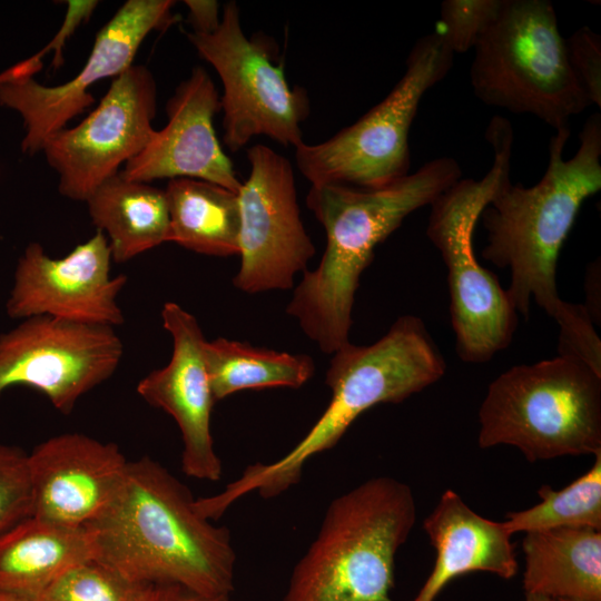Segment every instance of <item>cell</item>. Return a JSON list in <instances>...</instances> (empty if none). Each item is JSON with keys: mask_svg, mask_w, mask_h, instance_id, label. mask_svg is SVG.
I'll return each instance as SVG.
<instances>
[{"mask_svg": "<svg viewBox=\"0 0 601 601\" xmlns=\"http://www.w3.org/2000/svg\"><path fill=\"white\" fill-rule=\"evenodd\" d=\"M570 127L551 136L549 161L531 187L503 184L480 219L486 231L482 257L511 274L508 297L523 317L532 300L559 327L558 354L601 371V339L581 304L563 300L556 287V265L582 204L601 189V115L592 114L579 135L570 159L563 151Z\"/></svg>", "mask_w": 601, "mask_h": 601, "instance_id": "1", "label": "cell"}, {"mask_svg": "<svg viewBox=\"0 0 601 601\" xmlns=\"http://www.w3.org/2000/svg\"><path fill=\"white\" fill-rule=\"evenodd\" d=\"M96 559L127 578L175 584L205 598L230 597V532L204 518L188 487L149 456L128 461L122 483L90 525Z\"/></svg>", "mask_w": 601, "mask_h": 601, "instance_id": "2", "label": "cell"}, {"mask_svg": "<svg viewBox=\"0 0 601 601\" xmlns=\"http://www.w3.org/2000/svg\"><path fill=\"white\" fill-rule=\"evenodd\" d=\"M462 175L459 162L443 156L381 188L311 186L306 205L324 227L326 246L318 266L304 273L286 312L323 353L349 342L359 277L375 248Z\"/></svg>", "mask_w": 601, "mask_h": 601, "instance_id": "3", "label": "cell"}, {"mask_svg": "<svg viewBox=\"0 0 601 601\" xmlns=\"http://www.w3.org/2000/svg\"><path fill=\"white\" fill-rule=\"evenodd\" d=\"M445 372L442 352L414 315L400 316L373 344H344L333 353L326 372L331 401L308 433L282 459L250 464L218 494L197 499L198 511L216 521L245 494L279 496L300 481L307 461L334 447L362 413L377 404L401 403Z\"/></svg>", "mask_w": 601, "mask_h": 601, "instance_id": "4", "label": "cell"}, {"mask_svg": "<svg viewBox=\"0 0 601 601\" xmlns=\"http://www.w3.org/2000/svg\"><path fill=\"white\" fill-rule=\"evenodd\" d=\"M415 520L412 489L394 477L335 497L280 601H393L395 555Z\"/></svg>", "mask_w": 601, "mask_h": 601, "instance_id": "5", "label": "cell"}, {"mask_svg": "<svg viewBox=\"0 0 601 601\" xmlns=\"http://www.w3.org/2000/svg\"><path fill=\"white\" fill-rule=\"evenodd\" d=\"M485 138L493 162L481 179L461 178L430 205L426 236L447 269L455 351L469 364L490 362L505 349L518 328V313L497 278L477 260L473 236L482 210L511 179L513 128L495 116Z\"/></svg>", "mask_w": 601, "mask_h": 601, "instance_id": "6", "label": "cell"}, {"mask_svg": "<svg viewBox=\"0 0 601 601\" xmlns=\"http://www.w3.org/2000/svg\"><path fill=\"white\" fill-rule=\"evenodd\" d=\"M477 444L529 462L601 453V375L566 355L510 367L480 405Z\"/></svg>", "mask_w": 601, "mask_h": 601, "instance_id": "7", "label": "cell"}, {"mask_svg": "<svg viewBox=\"0 0 601 601\" xmlns=\"http://www.w3.org/2000/svg\"><path fill=\"white\" fill-rule=\"evenodd\" d=\"M473 49L471 87L487 106L532 115L555 130L591 106L550 1L503 0Z\"/></svg>", "mask_w": 601, "mask_h": 601, "instance_id": "8", "label": "cell"}, {"mask_svg": "<svg viewBox=\"0 0 601 601\" xmlns=\"http://www.w3.org/2000/svg\"><path fill=\"white\" fill-rule=\"evenodd\" d=\"M454 53L436 30L412 47L402 78L377 105L331 138L295 148V162L312 185L381 188L410 173V129L425 92L442 81Z\"/></svg>", "mask_w": 601, "mask_h": 601, "instance_id": "9", "label": "cell"}, {"mask_svg": "<svg viewBox=\"0 0 601 601\" xmlns=\"http://www.w3.org/2000/svg\"><path fill=\"white\" fill-rule=\"evenodd\" d=\"M187 38L221 80L223 140L230 151H238L256 136L294 148L304 142L302 124L309 115L308 95L302 87L289 86L283 66L274 61L272 41L265 36H245L235 1L224 4L216 31H191Z\"/></svg>", "mask_w": 601, "mask_h": 601, "instance_id": "10", "label": "cell"}, {"mask_svg": "<svg viewBox=\"0 0 601 601\" xmlns=\"http://www.w3.org/2000/svg\"><path fill=\"white\" fill-rule=\"evenodd\" d=\"M157 112V83L151 71L132 65L112 82L98 106L72 128H62L42 146L59 176V193L86 201L120 173L150 140Z\"/></svg>", "mask_w": 601, "mask_h": 601, "instance_id": "11", "label": "cell"}, {"mask_svg": "<svg viewBox=\"0 0 601 601\" xmlns=\"http://www.w3.org/2000/svg\"><path fill=\"white\" fill-rule=\"evenodd\" d=\"M171 0H128L98 31L80 71L58 86L35 77H0V106L16 111L23 125L22 152L33 156L45 141L93 102L89 89L105 78H116L132 66L145 38L177 21Z\"/></svg>", "mask_w": 601, "mask_h": 601, "instance_id": "12", "label": "cell"}, {"mask_svg": "<svg viewBox=\"0 0 601 601\" xmlns=\"http://www.w3.org/2000/svg\"><path fill=\"white\" fill-rule=\"evenodd\" d=\"M122 354L112 327L46 315L21 319L0 334V398L10 387L28 386L67 415L112 376Z\"/></svg>", "mask_w": 601, "mask_h": 601, "instance_id": "13", "label": "cell"}, {"mask_svg": "<svg viewBox=\"0 0 601 601\" xmlns=\"http://www.w3.org/2000/svg\"><path fill=\"white\" fill-rule=\"evenodd\" d=\"M248 178L238 191L240 267L233 279L242 292L285 290L306 272L315 254L297 203L289 160L257 144L248 148Z\"/></svg>", "mask_w": 601, "mask_h": 601, "instance_id": "14", "label": "cell"}, {"mask_svg": "<svg viewBox=\"0 0 601 601\" xmlns=\"http://www.w3.org/2000/svg\"><path fill=\"white\" fill-rule=\"evenodd\" d=\"M111 252L97 230L61 258H51L38 243L19 257L6 303L10 318L46 315L70 322L109 326L124 324L117 297L126 275L111 276Z\"/></svg>", "mask_w": 601, "mask_h": 601, "instance_id": "15", "label": "cell"}, {"mask_svg": "<svg viewBox=\"0 0 601 601\" xmlns=\"http://www.w3.org/2000/svg\"><path fill=\"white\" fill-rule=\"evenodd\" d=\"M161 319L173 338L171 357L166 366L154 370L138 383L137 393L177 423L183 440V472L216 482L223 475V464L210 431L216 402L205 364L206 339L196 317L177 303L164 305Z\"/></svg>", "mask_w": 601, "mask_h": 601, "instance_id": "16", "label": "cell"}, {"mask_svg": "<svg viewBox=\"0 0 601 601\" xmlns=\"http://www.w3.org/2000/svg\"><path fill=\"white\" fill-rule=\"evenodd\" d=\"M220 97L207 70L191 69L166 104L167 125L155 130L145 148L120 170L129 180L191 178L238 194L242 183L214 128Z\"/></svg>", "mask_w": 601, "mask_h": 601, "instance_id": "17", "label": "cell"}, {"mask_svg": "<svg viewBox=\"0 0 601 601\" xmlns=\"http://www.w3.org/2000/svg\"><path fill=\"white\" fill-rule=\"evenodd\" d=\"M128 461L117 444L63 433L28 453L32 515L69 526H88L116 496Z\"/></svg>", "mask_w": 601, "mask_h": 601, "instance_id": "18", "label": "cell"}, {"mask_svg": "<svg viewBox=\"0 0 601 601\" xmlns=\"http://www.w3.org/2000/svg\"><path fill=\"white\" fill-rule=\"evenodd\" d=\"M423 529L435 550L434 566L413 601H434L456 577L484 571L512 579L518 561L512 533L503 522L483 518L453 490H446Z\"/></svg>", "mask_w": 601, "mask_h": 601, "instance_id": "19", "label": "cell"}, {"mask_svg": "<svg viewBox=\"0 0 601 601\" xmlns=\"http://www.w3.org/2000/svg\"><path fill=\"white\" fill-rule=\"evenodd\" d=\"M95 558L90 526L28 516L0 534V592L37 601L67 570Z\"/></svg>", "mask_w": 601, "mask_h": 601, "instance_id": "20", "label": "cell"}, {"mask_svg": "<svg viewBox=\"0 0 601 601\" xmlns=\"http://www.w3.org/2000/svg\"><path fill=\"white\" fill-rule=\"evenodd\" d=\"M522 551L525 594L601 601V531L558 528L525 532Z\"/></svg>", "mask_w": 601, "mask_h": 601, "instance_id": "21", "label": "cell"}, {"mask_svg": "<svg viewBox=\"0 0 601 601\" xmlns=\"http://www.w3.org/2000/svg\"><path fill=\"white\" fill-rule=\"evenodd\" d=\"M86 203L92 224L106 235L117 264L169 242V210L162 189L126 179L119 173L101 184Z\"/></svg>", "mask_w": 601, "mask_h": 601, "instance_id": "22", "label": "cell"}, {"mask_svg": "<svg viewBox=\"0 0 601 601\" xmlns=\"http://www.w3.org/2000/svg\"><path fill=\"white\" fill-rule=\"evenodd\" d=\"M164 190L170 220L169 242L209 256L239 254L238 194L191 178L170 179Z\"/></svg>", "mask_w": 601, "mask_h": 601, "instance_id": "23", "label": "cell"}, {"mask_svg": "<svg viewBox=\"0 0 601 601\" xmlns=\"http://www.w3.org/2000/svg\"><path fill=\"white\" fill-rule=\"evenodd\" d=\"M204 355L215 402L244 390L298 388L315 371L313 359L305 354L255 347L223 337L206 341Z\"/></svg>", "mask_w": 601, "mask_h": 601, "instance_id": "24", "label": "cell"}, {"mask_svg": "<svg viewBox=\"0 0 601 601\" xmlns=\"http://www.w3.org/2000/svg\"><path fill=\"white\" fill-rule=\"evenodd\" d=\"M541 502L511 512L503 522L512 533L558 528H588L601 531V453L592 466L570 485L554 491L542 485Z\"/></svg>", "mask_w": 601, "mask_h": 601, "instance_id": "25", "label": "cell"}, {"mask_svg": "<svg viewBox=\"0 0 601 601\" xmlns=\"http://www.w3.org/2000/svg\"><path fill=\"white\" fill-rule=\"evenodd\" d=\"M152 587L95 558L67 570L37 601H148Z\"/></svg>", "mask_w": 601, "mask_h": 601, "instance_id": "26", "label": "cell"}, {"mask_svg": "<svg viewBox=\"0 0 601 601\" xmlns=\"http://www.w3.org/2000/svg\"><path fill=\"white\" fill-rule=\"evenodd\" d=\"M503 0H445L441 4L437 29L451 51L464 53L500 12Z\"/></svg>", "mask_w": 601, "mask_h": 601, "instance_id": "27", "label": "cell"}, {"mask_svg": "<svg viewBox=\"0 0 601 601\" xmlns=\"http://www.w3.org/2000/svg\"><path fill=\"white\" fill-rule=\"evenodd\" d=\"M31 515L28 453L0 442V534Z\"/></svg>", "mask_w": 601, "mask_h": 601, "instance_id": "28", "label": "cell"}, {"mask_svg": "<svg viewBox=\"0 0 601 601\" xmlns=\"http://www.w3.org/2000/svg\"><path fill=\"white\" fill-rule=\"evenodd\" d=\"M569 65L591 105L601 108V37L590 27L564 38Z\"/></svg>", "mask_w": 601, "mask_h": 601, "instance_id": "29", "label": "cell"}, {"mask_svg": "<svg viewBox=\"0 0 601 601\" xmlns=\"http://www.w3.org/2000/svg\"><path fill=\"white\" fill-rule=\"evenodd\" d=\"M98 1H67L65 20L50 43L33 57L18 62L3 71L7 78L19 79L35 77L42 68V57L50 50L55 51L53 68L57 69L62 62L61 50L67 39L77 30L82 21L88 20Z\"/></svg>", "mask_w": 601, "mask_h": 601, "instance_id": "30", "label": "cell"}, {"mask_svg": "<svg viewBox=\"0 0 601 601\" xmlns=\"http://www.w3.org/2000/svg\"><path fill=\"white\" fill-rule=\"evenodd\" d=\"M188 20L193 32L213 33L220 24L219 3L215 0H186Z\"/></svg>", "mask_w": 601, "mask_h": 601, "instance_id": "31", "label": "cell"}, {"mask_svg": "<svg viewBox=\"0 0 601 601\" xmlns=\"http://www.w3.org/2000/svg\"><path fill=\"white\" fill-rule=\"evenodd\" d=\"M585 294H587V304L584 308L587 309L592 322L600 325V262L591 263L588 267L587 279H585Z\"/></svg>", "mask_w": 601, "mask_h": 601, "instance_id": "32", "label": "cell"}, {"mask_svg": "<svg viewBox=\"0 0 601 601\" xmlns=\"http://www.w3.org/2000/svg\"><path fill=\"white\" fill-rule=\"evenodd\" d=\"M191 591L175 584H154L148 601H208Z\"/></svg>", "mask_w": 601, "mask_h": 601, "instance_id": "33", "label": "cell"}, {"mask_svg": "<svg viewBox=\"0 0 601 601\" xmlns=\"http://www.w3.org/2000/svg\"><path fill=\"white\" fill-rule=\"evenodd\" d=\"M0 601H29V600L19 598L12 594H8L4 592H0Z\"/></svg>", "mask_w": 601, "mask_h": 601, "instance_id": "34", "label": "cell"}, {"mask_svg": "<svg viewBox=\"0 0 601 601\" xmlns=\"http://www.w3.org/2000/svg\"><path fill=\"white\" fill-rule=\"evenodd\" d=\"M525 601H552V600L543 595L525 594Z\"/></svg>", "mask_w": 601, "mask_h": 601, "instance_id": "35", "label": "cell"}, {"mask_svg": "<svg viewBox=\"0 0 601 601\" xmlns=\"http://www.w3.org/2000/svg\"><path fill=\"white\" fill-rule=\"evenodd\" d=\"M208 601H231V600H230V597H221V598H216Z\"/></svg>", "mask_w": 601, "mask_h": 601, "instance_id": "36", "label": "cell"}, {"mask_svg": "<svg viewBox=\"0 0 601 601\" xmlns=\"http://www.w3.org/2000/svg\"><path fill=\"white\" fill-rule=\"evenodd\" d=\"M552 601H569V600L556 599V600H552Z\"/></svg>", "mask_w": 601, "mask_h": 601, "instance_id": "37", "label": "cell"}]
</instances>
